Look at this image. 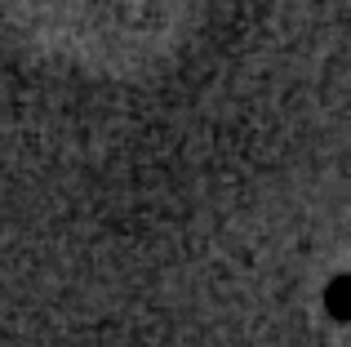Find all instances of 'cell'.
Segmentation results:
<instances>
[{
    "label": "cell",
    "mask_w": 351,
    "mask_h": 347,
    "mask_svg": "<svg viewBox=\"0 0 351 347\" xmlns=\"http://www.w3.org/2000/svg\"><path fill=\"white\" fill-rule=\"evenodd\" d=\"M329 307H334L338 316H351V280H338V285L329 289Z\"/></svg>",
    "instance_id": "cell-1"
}]
</instances>
